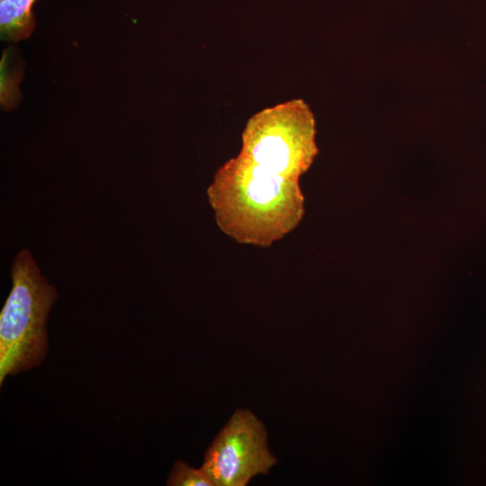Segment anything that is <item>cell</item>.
I'll use <instances>...</instances> for the list:
<instances>
[{"instance_id":"1","label":"cell","mask_w":486,"mask_h":486,"mask_svg":"<svg viewBox=\"0 0 486 486\" xmlns=\"http://www.w3.org/2000/svg\"><path fill=\"white\" fill-rule=\"evenodd\" d=\"M207 195L218 226L238 243L270 246L291 232L304 212L298 180L240 153L218 169Z\"/></svg>"},{"instance_id":"6","label":"cell","mask_w":486,"mask_h":486,"mask_svg":"<svg viewBox=\"0 0 486 486\" xmlns=\"http://www.w3.org/2000/svg\"><path fill=\"white\" fill-rule=\"evenodd\" d=\"M166 484L170 486H214L202 467L195 469L183 461L176 462Z\"/></svg>"},{"instance_id":"5","label":"cell","mask_w":486,"mask_h":486,"mask_svg":"<svg viewBox=\"0 0 486 486\" xmlns=\"http://www.w3.org/2000/svg\"><path fill=\"white\" fill-rule=\"evenodd\" d=\"M37 0H0V32L4 40L27 39L35 27L32 11Z\"/></svg>"},{"instance_id":"2","label":"cell","mask_w":486,"mask_h":486,"mask_svg":"<svg viewBox=\"0 0 486 486\" xmlns=\"http://www.w3.org/2000/svg\"><path fill=\"white\" fill-rule=\"evenodd\" d=\"M12 289L0 314V383L41 364L48 351L47 321L58 297L28 249L14 257Z\"/></svg>"},{"instance_id":"3","label":"cell","mask_w":486,"mask_h":486,"mask_svg":"<svg viewBox=\"0 0 486 486\" xmlns=\"http://www.w3.org/2000/svg\"><path fill=\"white\" fill-rule=\"evenodd\" d=\"M315 133L309 105L302 99L290 100L248 119L240 154L277 175L299 181L318 153Z\"/></svg>"},{"instance_id":"4","label":"cell","mask_w":486,"mask_h":486,"mask_svg":"<svg viewBox=\"0 0 486 486\" xmlns=\"http://www.w3.org/2000/svg\"><path fill=\"white\" fill-rule=\"evenodd\" d=\"M276 463L262 421L250 410H238L207 449L202 467L214 486H245Z\"/></svg>"}]
</instances>
